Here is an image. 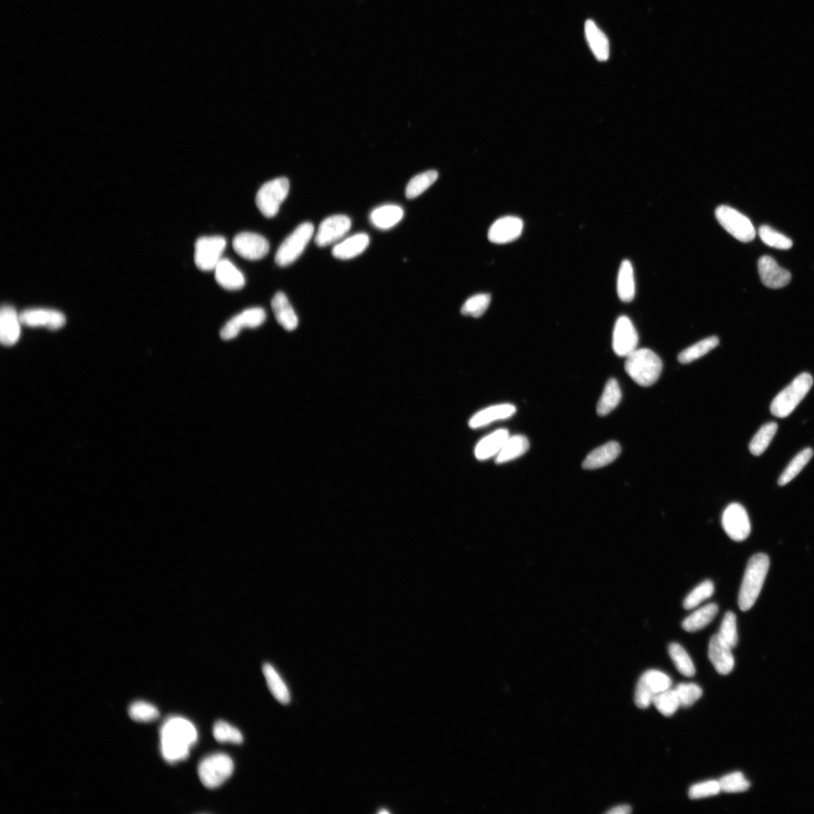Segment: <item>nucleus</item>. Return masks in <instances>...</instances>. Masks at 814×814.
<instances>
[{
  "mask_svg": "<svg viewBox=\"0 0 814 814\" xmlns=\"http://www.w3.org/2000/svg\"><path fill=\"white\" fill-rule=\"evenodd\" d=\"M813 456V451L811 448H806L801 451L783 471L778 480V484L781 487L787 485L794 478H796L803 468L806 466Z\"/></svg>",
  "mask_w": 814,
  "mask_h": 814,
  "instance_id": "nucleus-35",
  "label": "nucleus"
},
{
  "mask_svg": "<svg viewBox=\"0 0 814 814\" xmlns=\"http://www.w3.org/2000/svg\"><path fill=\"white\" fill-rule=\"evenodd\" d=\"M718 612V607L716 604H707L686 619L683 623V628L689 632L702 630L713 621Z\"/></svg>",
  "mask_w": 814,
  "mask_h": 814,
  "instance_id": "nucleus-29",
  "label": "nucleus"
},
{
  "mask_svg": "<svg viewBox=\"0 0 814 814\" xmlns=\"http://www.w3.org/2000/svg\"><path fill=\"white\" fill-rule=\"evenodd\" d=\"M721 791L727 793L745 792L750 787V783L746 780L741 772H734L724 776L718 780Z\"/></svg>",
  "mask_w": 814,
  "mask_h": 814,
  "instance_id": "nucleus-46",
  "label": "nucleus"
},
{
  "mask_svg": "<svg viewBox=\"0 0 814 814\" xmlns=\"http://www.w3.org/2000/svg\"><path fill=\"white\" fill-rule=\"evenodd\" d=\"M585 34L596 59L600 61L608 60L609 43L607 37L592 20L586 22Z\"/></svg>",
  "mask_w": 814,
  "mask_h": 814,
  "instance_id": "nucleus-28",
  "label": "nucleus"
},
{
  "mask_svg": "<svg viewBox=\"0 0 814 814\" xmlns=\"http://www.w3.org/2000/svg\"><path fill=\"white\" fill-rule=\"evenodd\" d=\"M652 704L662 715L667 717L673 716L680 706L675 690L670 688L657 695L653 699Z\"/></svg>",
  "mask_w": 814,
  "mask_h": 814,
  "instance_id": "nucleus-40",
  "label": "nucleus"
},
{
  "mask_svg": "<svg viewBox=\"0 0 814 814\" xmlns=\"http://www.w3.org/2000/svg\"><path fill=\"white\" fill-rule=\"evenodd\" d=\"M517 411L515 406L512 404H498L491 406L477 413L469 421L471 429L484 427L491 422L507 420L514 415Z\"/></svg>",
  "mask_w": 814,
  "mask_h": 814,
  "instance_id": "nucleus-22",
  "label": "nucleus"
},
{
  "mask_svg": "<svg viewBox=\"0 0 814 814\" xmlns=\"http://www.w3.org/2000/svg\"><path fill=\"white\" fill-rule=\"evenodd\" d=\"M778 424L775 422H769L762 426L759 431L755 434L750 443V451L753 455L755 457L761 456L768 449L776 433L778 431Z\"/></svg>",
  "mask_w": 814,
  "mask_h": 814,
  "instance_id": "nucleus-37",
  "label": "nucleus"
},
{
  "mask_svg": "<svg viewBox=\"0 0 814 814\" xmlns=\"http://www.w3.org/2000/svg\"><path fill=\"white\" fill-rule=\"evenodd\" d=\"M389 813V812H387V811H380V813Z\"/></svg>",
  "mask_w": 814,
  "mask_h": 814,
  "instance_id": "nucleus-50",
  "label": "nucleus"
},
{
  "mask_svg": "<svg viewBox=\"0 0 814 814\" xmlns=\"http://www.w3.org/2000/svg\"><path fill=\"white\" fill-rule=\"evenodd\" d=\"M620 444L615 441L609 442L592 451L582 464L584 469L593 470L609 465L620 455Z\"/></svg>",
  "mask_w": 814,
  "mask_h": 814,
  "instance_id": "nucleus-25",
  "label": "nucleus"
},
{
  "mask_svg": "<svg viewBox=\"0 0 814 814\" xmlns=\"http://www.w3.org/2000/svg\"><path fill=\"white\" fill-rule=\"evenodd\" d=\"M716 219L733 237L742 242H750L755 238V230L752 222L743 214L726 205L719 206L716 211Z\"/></svg>",
  "mask_w": 814,
  "mask_h": 814,
  "instance_id": "nucleus-8",
  "label": "nucleus"
},
{
  "mask_svg": "<svg viewBox=\"0 0 814 814\" xmlns=\"http://www.w3.org/2000/svg\"><path fill=\"white\" fill-rule=\"evenodd\" d=\"M663 369L660 358L648 348L637 349L628 357L626 371L632 380L642 387L654 385Z\"/></svg>",
  "mask_w": 814,
  "mask_h": 814,
  "instance_id": "nucleus-3",
  "label": "nucleus"
},
{
  "mask_svg": "<svg viewBox=\"0 0 814 814\" xmlns=\"http://www.w3.org/2000/svg\"><path fill=\"white\" fill-rule=\"evenodd\" d=\"M370 242V236L364 232L349 236L334 245V257L342 260L354 259L367 250Z\"/></svg>",
  "mask_w": 814,
  "mask_h": 814,
  "instance_id": "nucleus-21",
  "label": "nucleus"
},
{
  "mask_svg": "<svg viewBox=\"0 0 814 814\" xmlns=\"http://www.w3.org/2000/svg\"><path fill=\"white\" fill-rule=\"evenodd\" d=\"M714 584L711 581L707 580L699 584L688 595L684 600V609L690 610L696 608L700 604L711 598L714 593Z\"/></svg>",
  "mask_w": 814,
  "mask_h": 814,
  "instance_id": "nucleus-41",
  "label": "nucleus"
},
{
  "mask_svg": "<svg viewBox=\"0 0 814 814\" xmlns=\"http://www.w3.org/2000/svg\"><path fill=\"white\" fill-rule=\"evenodd\" d=\"M22 325L31 327H45L59 330L66 324V318L61 312L53 309H32L22 312Z\"/></svg>",
  "mask_w": 814,
  "mask_h": 814,
  "instance_id": "nucleus-17",
  "label": "nucleus"
},
{
  "mask_svg": "<svg viewBox=\"0 0 814 814\" xmlns=\"http://www.w3.org/2000/svg\"><path fill=\"white\" fill-rule=\"evenodd\" d=\"M758 269L762 283L769 288H782L791 281V273L780 267L769 256H763L760 259Z\"/></svg>",
  "mask_w": 814,
  "mask_h": 814,
  "instance_id": "nucleus-18",
  "label": "nucleus"
},
{
  "mask_svg": "<svg viewBox=\"0 0 814 814\" xmlns=\"http://www.w3.org/2000/svg\"><path fill=\"white\" fill-rule=\"evenodd\" d=\"M722 521L726 534L735 542L746 540L751 533L749 517L740 504L728 505L724 511Z\"/></svg>",
  "mask_w": 814,
  "mask_h": 814,
  "instance_id": "nucleus-11",
  "label": "nucleus"
},
{
  "mask_svg": "<svg viewBox=\"0 0 814 814\" xmlns=\"http://www.w3.org/2000/svg\"><path fill=\"white\" fill-rule=\"evenodd\" d=\"M315 228L311 223L300 224L281 244L274 258L278 266L285 267L295 262L313 237Z\"/></svg>",
  "mask_w": 814,
  "mask_h": 814,
  "instance_id": "nucleus-6",
  "label": "nucleus"
},
{
  "mask_svg": "<svg viewBox=\"0 0 814 814\" xmlns=\"http://www.w3.org/2000/svg\"><path fill=\"white\" fill-rule=\"evenodd\" d=\"M669 654L681 675L687 677H693L695 675L696 669L694 663L683 646L678 643H671L669 646Z\"/></svg>",
  "mask_w": 814,
  "mask_h": 814,
  "instance_id": "nucleus-38",
  "label": "nucleus"
},
{
  "mask_svg": "<svg viewBox=\"0 0 814 814\" xmlns=\"http://www.w3.org/2000/svg\"><path fill=\"white\" fill-rule=\"evenodd\" d=\"M524 230V222L517 216L501 217L490 227L488 238L492 243L507 244L517 240Z\"/></svg>",
  "mask_w": 814,
  "mask_h": 814,
  "instance_id": "nucleus-16",
  "label": "nucleus"
},
{
  "mask_svg": "<svg viewBox=\"0 0 814 814\" xmlns=\"http://www.w3.org/2000/svg\"><path fill=\"white\" fill-rule=\"evenodd\" d=\"M214 271L216 282L225 290H237L245 285L244 274L229 260L222 259Z\"/></svg>",
  "mask_w": 814,
  "mask_h": 814,
  "instance_id": "nucleus-23",
  "label": "nucleus"
},
{
  "mask_svg": "<svg viewBox=\"0 0 814 814\" xmlns=\"http://www.w3.org/2000/svg\"><path fill=\"white\" fill-rule=\"evenodd\" d=\"M631 811H632L631 807L629 806H627V804H624V806H617V807H615V808L611 809L610 811H609L607 812V813H609V814H628V813H631Z\"/></svg>",
  "mask_w": 814,
  "mask_h": 814,
  "instance_id": "nucleus-49",
  "label": "nucleus"
},
{
  "mask_svg": "<svg viewBox=\"0 0 814 814\" xmlns=\"http://www.w3.org/2000/svg\"><path fill=\"white\" fill-rule=\"evenodd\" d=\"M674 690L681 707L693 706L703 695L702 688L695 683H680Z\"/></svg>",
  "mask_w": 814,
  "mask_h": 814,
  "instance_id": "nucleus-45",
  "label": "nucleus"
},
{
  "mask_svg": "<svg viewBox=\"0 0 814 814\" xmlns=\"http://www.w3.org/2000/svg\"><path fill=\"white\" fill-rule=\"evenodd\" d=\"M760 238L762 242L771 248L788 250L792 247V241L787 236L775 231L771 227L763 225L760 227Z\"/></svg>",
  "mask_w": 814,
  "mask_h": 814,
  "instance_id": "nucleus-42",
  "label": "nucleus"
},
{
  "mask_svg": "<svg viewBox=\"0 0 814 814\" xmlns=\"http://www.w3.org/2000/svg\"><path fill=\"white\" fill-rule=\"evenodd\" d=\"M718 635L732 649L737 646L738 642L737 618L732 612H727L725 614Z\"/></svg>",
  "mask_w": 814,
  "mask_h": 814,
  "instance_id": "nucleus-47",
  "label": "nucleus"
},
{
  "mask_svg": "<svg viewBox=\"0 0 814 814\" xmlns=\"http://www.w3.org/2000/svg\"><path fill=\"white\" fill-rule=\"evenodd\" d=\"M639 336L635 327L626 316L620 317L614 325L612 347L620 357H628L637 349Z\"/></svg>",
  "mask_w": 814,
  "mask_h": 814,
  "instance_id": "nucleus-13",
  "label": "nucleus"
},
{
  "mask_svg": "<svg viewBox=\"0 0 814 814\" xmlns=\"http://www.w3.org/2000/svg\"><path fill=\"white\" fill-rule=\"evenodd\" d=\"M529 449V441L524 435H515L509 437L503 449L501 450L496 458L497 464H503L514 460L524 454Z\"/></svg>",
  "mask_w": 814,
  "mask_h": 814,
  "instance_id": "nucleus-31",
  "label": "nucleus"
},
{
  "mask_svg": "<svg viewBox=\"0 0 814 814\" xmlns=\"http://www.w3.org/2000/svg\"><path fill=\"white\" fill-rule=\"evenodd\" d=\"M352 227V221L343 214L327 217L320 223L315 241L318 247L336 244L345 238Z\"/></svg>",
  "mask_w": 814,
  "mask_h": 814,
  "instance_id": "nucleus-12",
  "label": "nucleus"
},
{
  "mask_svg": "<svg viewBox=\"0 0 814 814\" xmlns=\"http://www.w3.org/2000/svg\"><path fill=\"white\" fill-rule=\"evenodd\" d=\"M234 771V763L228 755L217 753L206 757L198 765V773L208 789L219 787L228 780Z\"/></svg>",
  "mask_w": 814,
  "mask_h": 814,
  "instance_id": "nucleus-5",
  "label": "nucleus"
},
{
  "mask_svg": "<svg viewBox=\"0 0 814 814\" xmlns=\"http://www.w3.org/2000/svg\"><path fill=\"white\" fill-rule=\"evenodd\" d=\"M403 208L396 205H385L375 208L370 215V221L376 228L387 230L393 228L404 219Z\"/></svg>",
  "mask_w": 814,
  "mask_h": 814,
  "instance_id": "nucleus-26",
  "label": "nucleus"
},
{
  "mask_svg": "<svg viewBox=\"0 0 814 814\" xmlns=\"http://www.w3.org/2000/svg\"><path fill=\"white\" fill-rule=\"evenodd\" d=\"M438 178V173L434 170H427V172L415 176L406 186V198L413 200V198L420 196L436 182Z\"/></svg>",
  "mask_w": 814,
  "mask_h": 814,
  "instance_id": "nucleus-36",
  "label": "nucleus"
},
{
  "mask_svg": "<svg viewBox=\"0 0 814 814\" xmlns=\"http://www.w3.org/2000/svg\"><path fill=\"white\" fill-rule=\"evenodd\" d=\"M290 191L287 178L279 177L263 184L256 196V204L264 216L272 219L280 209Z\"/></svg>",
  "mask_w": 814,
  "mask_h": 814,
  "instance_id": "nucleus-7",
  "label": "nucleus"
},
{
  "mask_svg": "<svg viewBox=\"0 0 814 814\" xmlns=\"http://www.w3.org/2000/svg\"><path fill=\"white\" fill-rule=\"evenodd\" d=\"M197 738L195 727L187 719L177 716L167 719L160 731L163 758L169 763L186 760Z\"/></svg>",
  "mask_w": 814,
  "mask_h": 814,
  "instance_id": "nucleus-1",
  "label": "nucleus"
},
{
  "mask_svg": "<svg viewBox=\"0 0 814 814\" xmlns=\"http://www.w3.org/2000/svg\"><path fill=\"white\" fill-rule=\"evenodd\" d=\"M491 302L488 293H479L468 299L463 304L461 312L463 316L480 318L485 313Z\"/></svg>",
  "mask_w": 814,
  "mask_h": 814,
  "instance_id": "nucleus-39",
  "label": "nucleus"
},
{
  "mask_svg": "<svg viewBox=\"0 0 814 814\" xmlns=\"http://www.w3.org/2000/svg\"><path fill=\"white\" fill-rule=\"evenodd\" d=\"M266 318V312L261 308L246 309L224 325L221 331V337L223 340L232 339L237 337L244 328L260 327L265 323Z\"/></svg>",
  "mask_w": 814,
  "mask_h": 814,
  "instance_id": "nucleus-15",
  "label": "nucleus"
},
{
  "mask_svg": "<svg viewBox=\"0 0 814 814\" xmlns=\"http://www.w3.org/2000/svg\"><path fill=\"white\" fill-rule=\"evenodd\" d=\"M271 304L274 317L283 328L288 331L297 329L299 319L285 293H277Z\"/></svg>",
  "mask_w": 814,
  "mask_h": 814,
  "instance_id": "nucleus-24",
  "label": "nucleus"
},
{
  "mask_svg": "<svg viewBox=\"0 0 814 814\" xmlns=\"http://www.w3.org/2000/svg\"><path fill=\"white\" fill-rule=\"evenodd\" d=\"M262 672L274 698L282 704H288L290 700L289 690L276 669L269 664H265Z\"/></svg>",
  "mask_w": 814,
  "mask_h": 814,
  "instance_id": "nucleus-33",
  "label": "nucleus"
},
{
  "mask_svg": "<svg viewBox=\"0 0 814 814\" xmlns=\"http://www.w3.org/2000/svg\"><path fill=\"white\" fill-rule=\"evenodd\" d=\"M232 247L242 258L249 260H261L269 251L268 241L262 235L253 232H242L236 235Z\"/></svg>",
  "mask_w": 814,
  "mask_h": 814,
  "instance_id": "nucleus-14",
  "label": "nucleus"
},
{
  "mask_svg": "<svg viewBox=\"0 0 814 814\" xmlns=\"http://www.w3.org/2000/svg\"><path fill=\"white\" fill-rule=\"evenodd\" d=\"M22 320L14 307L2 306L0 311V339L6 346L15 345L21 335Z\"/></svg>",
  "mask_w": 814,
  "mask_h": 814,
  "instance_id": "nucleus-20",
  "label": "nucleus"
},
{
  "mask_svg": "<svg viewBox=\"0 0 814 814\" xmlns=\"http://www.w3.org/2000/svg\"><path fill=\"white\" fill-rule=\"evenodd\" d=\"M226 241L221 236L198 239L195 244V263L202 271L214 270L222 260Z\"/></svg>",
  "mask_w": 814,
  "mask_h": 814,
  "instance_id": "nucleus-10",
  "label": "nucleus"
},
{
  "mask_svg": "<svg viewBox=\"0 0 814 814\" xmlns=\"http://www.w3.org/2000/svg\"><path fill=\"white\" fill-rule=\"evenodd\" d=\"M813 383L811 374L804 373L798 376L775 397L771 405V413L776 417H787L808 394Z\"/></svg>",
  "mask_w": 814,
  "mask_h": 814,
  "instance_id": "nucleus-4",
  "label": "nucleus"
},
{
  "mask_svg": "<svg viewBox=\"0 0 814 814\" xmlns=\"http://www.w3.org/2000/svg\"><path fill=\"white\" fill-rule=\"evenodd\" d=\"M720 792L718 780H709L693 785L689 790L688 796L690 799H700L716 796Z\"/></svg>",
  "mask_w": 814,
  "mask_h": 814,
  "instance_id": "nucleus-48",
  "label": "nucleus"
},
{
  "mask_svg": "<svg viewBox=\"0 0 814 814\" xmlns=\"http://www.w3.org/2000/svg\"><path fill=\"white\" fill-rule=\"evenodd\" d=\"M506 429H498L482 438L475 447V454L478 460L484 461L496 457L509 438Z\"/></svg>",
  "mask_w": 814,
  "mask_h": 814,
  "instance_id": "nucleus-27",
  "label": "nucleus"
},
{
  "mask_svg": "<svg viewBox=\"0 0 814 814\" xmlns=\"http://www.w3.org/2000/svg\"><path fill=\"white\" fill-rule=\"evenodd\" d=\"M769 566V557L764 554H757L748 562L738 598L741 611L750 610L758 599Z\"/></svg>",
  "mask_w": 814,
  "mask_h": 814,
  "instance_id": "nucleus-2",
  "label": "nucleus"
},
{
  "mask_svg": "<svg viewBox=\"0 0 814 814\" xmlns=\"http://www.w3.org/2000/svg\"><path fill=\"white\" fill-rule=\"evenodd\" d=\"M621 391L615 378H610L605 386L603 393L596 407V412L600 416H605L614 410L621 400Z\"/></svg>",
  "mask_w": 814,
  "mask_h": 814,
  "instance_id": "nucleus-32",
  "label": "nucleus"
},
{
  "mask_svg": "<svg viewBox=\"0 0 814 814\" xmlns=\"http://www.w3.org/2000/svg\"><path fill=\"white\" fill-rule=\"evenodd\" d=\"M130 717L138 723H150L159 717L158 709L153 704L145 702H137L128 709Z\"/></svg>",
  "mask_w": 814,
  "mask_h": 814,
  "instance_id": "nucleus-43",
  "label": "nucleus"
},
{
  "mask_svg": "<svg viewBox=\"0 0 814 814\" xmlns=\"http://www.w3.org/2000/svg\"><path fill=\"white\" fill-rule=\"evenodd\" d=\"M672 686L671 679L663 672L650 669L640 677L635 690V704L640 709H646L653 699Z\"/></svg>",
  "mask_w": 814,
  "mask_h": 814,
  "instance_id": "nucleus-9",
  "label": "nucleus"
},
{
  "mask_svg": "<svg viewBox=\"0 0 814 814\" xmlns=\"http://www.w3.org/2000/svg\"><path fill=\"white\" fill-rule=\"evenodd\" d=\"M213 734L216 741L221 743H243V736L237 728L224 721L217 722L214 725Z\"/></svg>",
  "mask_w": 814,
  "mask_h": 814,
  "instance_id": "nucleus-44",
  "label": "nucleus"
},
{
  "mask_svg": "<svg viewBox=\"0 0 814 814\" xmlns=\"http://www.w3.org/2000/svg\"><path fill=\"white\" fill-rule=\"evenodd\" d=\"M732 648L716 634L709 643L708 656L719 674H730L734 667Z\"/></svg>",
  "mask_w": 814,
  "mask_h": 814,
  "instance_id": "nucleus-19",
  "label": "nucleus"
},
{
  "mask_svg": "<svg viewBox=\"0 0 814 814\" xmlns=\"http://www.w3.org/2000/svg\"><path fill=\"white\" fill-rule=\"evenodd\" d=\"M718 343L719 339L716 336H711L700 341L681 352L678 356L679 362L684 364L692 363L712 351Z\"/></svg>",
  "mask_w": 814,
  "mask_h": 814,
  "instance_id": "nucleus-34",
  "label": "nucleus"
},
{
  "mask_svg": "<svg viewBox=\"0 0 814 814\" xmlns=\"http://www.w3.org/2000/svg\"><path fill=\"white\" fill-rule=\"evenodd\" d=\"M617 290L619 298L626 302L632 301L635 297V280L631 262L628 260H623L621 265L618 276Z\"/></svg>",
  "mask_w": 814,
  "mask_h": 814,
  "instance_id": "nucleus-30",
  "label": "nucleus"
}]
</instances>
